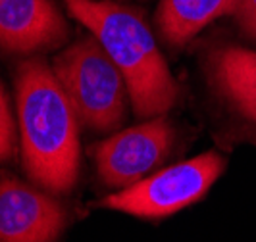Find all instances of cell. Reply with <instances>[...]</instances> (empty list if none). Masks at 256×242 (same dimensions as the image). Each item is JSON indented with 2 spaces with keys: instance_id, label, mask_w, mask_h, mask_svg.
I'll return each instance as SVG.
<instances>
[{
  "instance_id": "cell-1",
  "label": "cell",
  "mask_w": 256,
  "mask_h": 242,
  "mask_svg": "<svg viewBox=\"0 0 256 242\" xmlns=\"http://www.w3.org/2000/svg\"><path fill=\"white\" fill-rule=\"evenodd\" d=\"M16 104L27 175L46 192H70L79 175V119L52 65L42 60L20 65Z\"/></svg>"
},
{
  "instance_id": "cell-2",
  "label": "cell",
  "mask_w": 256,
  "mask_h": 242,
  "mask_svg": "<svg viewBox=\"0 0 256 242\" xmlns=\"http://www.w3.org/2000/svg\"><path fill=\"white\" fill-rule=\"evenodd\" d=\"M64 4L122 71L135 114L158 117L176 106L180 87L150 27L135 8L112 0H64Z\"/></svg>"
},
{
  "instance_id": "cell-3",
  "label": "cell",
  "mask_w": 256,
  "mask_h": 242,
  "mask_svg": "<svg viewBox=\"0 0 256 242\" xmlns=\"http://www.w3.org/2000/svg\"><path fill=\"white\" fill-rule=\"evenodd\" d=\"M52 71L79 123L100 133L122 125L131 100L128 83L92 35L60 52Z\"/></svg>"
},
{
  "instance_id": "cell-4",
  "label": "cell",
  "mask_w": 256,
  "mask_h": 242,
  "mask_svg": "<svg viewBox=\"0 0 256 242\" xmlns=\"http://www.w3.org/2000/svg\"><path fill=\"white\" fill-rule=\"evenodd\" d=\"M226 160L204 152L187 162L154 171L128 189L106 196L102 206L141 219H162L189 208L204 196L222 175Z\"/></svg>"
},
{
  "instance_id": "cell-5",
  "label": "cell",
  "mask_w": 256,
  "mask_h": 242,
  "mask_svg": "<svg viewBox=\"0 0 256 242\" xmlns=\"http://www.w3.org/2000/svg\"><path fill=\"white\" fill-rule=\"evenodd\" d=\"M174 139V127L162 115L116 133L94 148L98 177L110 189H128L166 160Z\"/></svg>"
},
{
  "instance_id": "cell-6",
  "label": "cell",
  "mask_w": 256,
  "mask_h": 242,
  "mask_svg": "<svg viewBox=\"0 0 256 242\" xmlns=\"http://www.w3.org/2000/svg\"><path fill=\"white\" fill-rule=\"evenodd\" d=\"M64 225V208L48 192L0 179V242H56Z\"/></svg>"
},
{
  "instance_id": "cell-7",
  "label": "cell",
  "mask_w": 256,
  "mask_h": 242,
  "mask_svg": "<svg viewBox=\"0 0 256 242\" xmlns=\"http://www.w3.org/2000/svg\"><path fill=\"white\" fill-rule=\"evenodd\" d=\"M68 27L52 0H0V48L33 54L54 48Z\"/></svg>"
},
{
  "instance_id": "cell-8",
  "label": "cell",
  "mask_w": 256,
  "mask_h": 242,
  "mask_svg": "<svg viewBox=\"0 0 256 242\" xmlns=\"http://www.w3.org/2000/svg\"><path fill=\"white\" fill-rule=\"evenodd\" d=\"M212 79L228 102L256 123V52L226 46L212 54Z\"/></svg>"
},
{
  "instance_id": "cell-9",
  "label": "cell",
  "mask_w": 256,
  "mask_h": 242,
  "mask_svg": "<svg viewBox=\"0 0 256 242\" xmlns=\"http://www.w3.org/2000/svg\"><path fill=\"white\" fill-rule=\"evenodd\" d=\"M239 4L241 0H160L156 19L168 42L181 46L214 19L235 15Z\"/></svg>"
},
{
  "instance_id": "cell-10",
  "label": "cell",
  "mask_w": 256,
  "mask_h": 242,
  "mask_svg": "<svg viewBox=\"0 0 256 242\" xmlns=\"http://www.w3.org/2000/svg\"><path fill=\"white\" fill-rule=\"evenodd\" d=\"M14 137H16V123L8 104V96L0 83V162H6L12 158Z\"/></svg>"
},
{
  "instance_id": "cell-11",
  "label": "cell",
  "mask_w": 256,
  "mask_h": 242,
  "mask_svg": "<svg viewBox=\"0 0 256 242\" xmlns=\"http://www.w3.org/2000/svg\"><path fill=\"white\" fill-rule=\"evenodd\" d=\"M235 19L244 35L256 40V0H241L235 12Z\"/></svg>"
}]
</instances>
